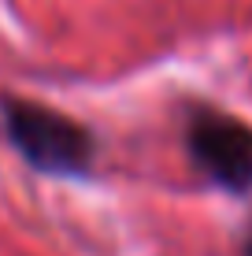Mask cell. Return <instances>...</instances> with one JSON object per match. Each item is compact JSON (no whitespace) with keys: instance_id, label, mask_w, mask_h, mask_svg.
Here are the masks:
<instances>
[{"instance_id":"obj_1","label":"cell","mask_w":252,"mask_h":256,"mask_svg":"<svg viewBox=\"0 0 252 256\" xmlns=\"http://www.w3.org/2000/svg\"><path fill=\"white\" fill-rule=\"evenodd\" d=\"M4 126L15 148L37 171L82 174L93 160V138L82 122L30 100H4Z\"/></svg>"},{"instance_id":"obj_2","label":"cell","mask_w":252,"mask_h":256,"mask_svg":"<svg viewBox=\"0 0 252 256\" xmlns=\"http://www.w3.org/2000/svg\"><path fill=\"white\" fill-rule=\"evenodd\" d=\"M189 156L215 186L230 193L252 190V130L223 112H197L189 119Z\"/></svg>"},{"instance_id":"obj_3","label":"cell","mask_w":252,"mask_h":256,"mask_svg":"<svg viewBox=\"0 0 252 256\" xmlns=\"http://www.w3.org/2000/svg\"><path fill=\"white\" fill-rule=\"evenodd\" d=\"M245 256H252V234H249V242H245Z\"/></svg>"}]
</instances>
